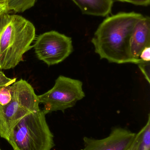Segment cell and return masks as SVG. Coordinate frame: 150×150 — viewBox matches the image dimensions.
Returning a JSON list of instances; mask_svg holds the SVG:
<instances>
[{"label": "cell", "instance_id": "ac0fdd59", "mask_svg": "<svg viewBox=\"0 0 150 150\" xmlns=\"http://www.w3.org/2000/svg\"><path fill=\"white\" fill-rule=\"evenodd\" d=\"M8 11L6 5H0V16L4 13H8Z\"/></svg>", "mask_w": 150, "mask_h": 150}, {"label": "cell", "instance_id": "d6986e66", "mask_svg": "<svg viewBox=\"0 0 150 150\" xmlns=\"http://www.w3.org/2000/svg\"><path fill=\"white\" fill-rule=\"evenodd\" d=\"M6 0H0V5H6Z\"/></svg>", "mask_w": 150, "mask_h": 150}, {"label": "cell", "instance_id": "8992f818", "mask_svg": "<svg viewBox=\"0 0 150 150\" xmlns=\"http://www.w3.org/2000/svg\"><path fill=\"white\" fill-rule=\"evenodd\" d=\"M33 47L38 59L48 66L63 62L74 50L71 38L56 31L39 36Z\"/></svg>", "mask_w": 150, "mask_h": 150}, {"label": "cell", "instance_id": "5b68a950", "mask_svg": "<svg viewBox=\"0 0 150 150\" xmlns=\"http://www.w3.org/2000/svg\"><path fill=\"white\" fill-rule=\"evenodd\" d=\"M38 97L46 115L58 111L64 112L84 98L85 93L81 80L61 75L55 80L53 88Z\"/></svg>", "mask_w": 150, "mask_h": 150}, {"label": "cell", "instance_id": "52a82bcc", "mask_svg": "<svg viewBox=\"0 0 150 150\" xmlns=\"http://www.w3.org/2000/svg\"><path fill=\"white\" fill-rule=\"evenodd\" d=\"M136 133L122 127L114 129L105 138L97 139L85 137L82 150H128L134 143Z\"/></svg>", "mask_w": 150, "mask_h": 150}, {"label": "cell", "instance_id": "7a4b0ae2", "mask_svg": "<svg viewBox=\"0 0 150 150\" xmlns=\"http://www.w3.org/2000/svg\"><path fill=\"white\" fill-rule=\"evenodd\" d=\"M36 30L33 25L21 16H0V70L16 67L32 47Z\"/></svg>", "mask_w": 150, "mask_h": 150}, {"label": "cell", "instance_id": "30bf717a", "mask_svg": "<svg viewBox=\"0 0 150 150\" xmlns=\"http://www.w3.org/2000/svg\"><path fill=\"white\" fill-rule=\"evenodd\" d=\"M138 144L136 150H150V115L145 126L138 133Z\"/></svg>", "mask_w": 150, "mask_h": 150}, {"label": "cell", "instance_id": "7c38bea8", "mask_svg": "<svg viewBox=\"0 0 150 150\" xmlns=\"http://www.w3.org/2000/svg\"><path fill=\"white\" fill-rule=\"evenodd\" d=\"M11 86L0 88V105H6L11 100L12 95Z\"/></svg>", "mask_w": 150, "mask_h": 150}, {"label": "cell", "instance_id": "ba28073f", "mask_svg": "<svg viewBox=\"0 0 150 150\" xmlns=\"http://www.w3.org/2000/svg\"><path fill=\"white\" fill-rule=\"evenodd\" d=\"M130 52L134 59L142 62L139 59L142 51L150 47V19L144 16L136 25L130 40Z\"/></svg>", "mask_w": 150, "mask_h": 150}, {"label": "cell", "instance_id": "9a60e30c", "mask_svg": "<svg viewBox=\"0 0 150 150\" xmlns=\"http://www.w3.org/2000/svg\"><path fill=\"white\" fill-rule=\"evenodd\" d=\"M122 2L128 3L137 6L147 7L150 5V0H116Z\"/></svg>", "mask_w": 150, "mask_h": 150}, {"label": "cell", "instance_id": "6da1fadb", "mask_svg": "<svg viewBox=\"0 0 150 150\" xmlns=\"http://www.w3.org/2000/svg\"><path fill=\"white\" fill-rule=\"evenodd\" d=\"M144 16L132 11L119 12L106 18L91 40L95 53L100 59L119 64L141 63L131 57L129 45L134 28Z\"/></svg>", "mask_w": 150, "mask_h": 150}, {"label": "cell", "instance_id": "277c9868", "mask_svg": "<svg viewBox=\"0 0 150 150\" xmlns=\"http://www.w3.org/2000/svg\"><path fill=\"white\" fill-rule=\"evenodd\" d=\"M11 100L0 105V137L8 141L13 128L31 113L40 110L38 97L32 86L26 80L20 79L11 86Z\"/></svg>", "mask_w": 150, "mask_h": 150}, {"label": "cell", "instance_id": "2e32d148", "mask_svg": "<svg viewBox=\"0 0 150 150\" xmlns=\"http://www.w3.org/2000/svg\"><path fill=\"white\" fill-rule=\"evenodd\" d=\"M139 59L144 62H150V47H146L142 51Z\"/></svg>", "mask_w": 150, "mask_h": 150}, {"label": "cell", "instance_id": "e0dca14e", "mask_svg": "<svg viewBox=\"0 0 150 150\" xmlns=\"http://www.w3.org/2000/svg\"><path fill=\"white\" fill-rule=\"evenodd\" d=\"M138 135L137 133H136V137L135 140L134 142V143L132 144L131 147L129 148L128 150H136L137 149V144H138Z\"/></svg>", "mask_w": 150, "mask_h": 150}, {"label": "cell", "instance_id": "4fadbf2b", "mask_svg": "<svg viewBox=\"0 0 150 150\" xmlns=\"http://www.w3.org/2000/svg\"><path fill=\"white\" fill-rule=\"evenodd\" d=\"M150 62H142L141 63L138 64V66L139 67L141 71L142 74L144 75L145 79L148 81V83H150Z\"/></svg>", "mask_w": 150, "mask_h": 150}, {"label": "cell", "instance_id": "3957f363", "mask_svg": "<svg viewBox=\"0 0 150 150\" xmlns=\"http://www.w3.org/2000/svg\"><path fill=\"white\" fill-rule=\"evenodd\" d=\"M43 110L31 113L13 128L8 142L13 150H52L54 136Z\"/></svg>", "mask_w": 150, "mask_h": 150}, {"label": "cell", "instance_id": "5bb4252c", "mask_svg": "<svg viewBox=\"0 0 150 150\" xmlns=\"http://www.w3.org/2000/svg\"><path fill=\"white\" fill-rule=\"evenodd\" d=\"M16 82V79L7 77L2 71H0V88L11 85Z\"/></svg>", "mask_w": 150, "mask_h": 150}, {"label": "cell", "instance_id": "8fae6325", "mask_svg": "<svg viewBox=\"0 0 150 150\" xmlns=\"http://www.w3.org/2000/svg\"><path fill=\"white\" fill-rule=\"evenodd\" d=\"M36 0H6L8 11L22 12L33 7Z\"/></svg>", "mask_w": 150, "mask_h": 150}, {"label": "cell", "instance_id": "9c48e42d", "mask_svg": "<svg viewBox=\"0 0 150 150\" xmlns=\"http://www.w3.org/2000/svg\"><path fill=\"white\" fill-rule=\"evenodd\" d=\"M84 15L107 17L111 13L113 0H71Z\"/></svg>", "mask_w": 150, "mask_h": 150}]
</instances>
